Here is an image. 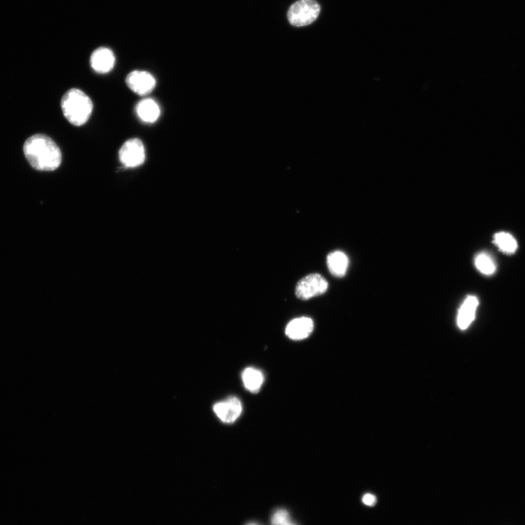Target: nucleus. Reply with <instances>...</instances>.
Masks as SVG:
<instances>
[{
    "label": "nucleus",
    "instance_id": "obj_4",
    "mask_svg": "<svg viewBox=\"0 0 525 525\" xmlns=\"http://www.w3.org/2000/svg\"><path fill=\"white\" fill-rule=\"evenodd\" d=\"M119 160L126 168H137L145 161V149L140 139L133 138L125 142L119 152Z\"/></svg>",
    "mask_w": 525,
    "mask_h": 525
},
{
    "label": "nucleus",
    "instance_id": "obj_10",
    "mask_svg": "<svg viewBox=\"0 0 525 525\" xmlns=\"http://www.w3.org/2000/svg\"><path fill=\"white\" fill-rule=\"evenodd\" d=\"M478 305V299L473 296H468L462 304L457 316V325L461 330H466L473 321Z\"/></svg>",
    "mask_w": 525,
    "mask_h": 525
},
{
    "label": "nucleus",
    "instance_id": "obj_12",
    "mask_svg": "<svg viewBox=\"0 0 525 525\" xmlns=\"http://www.w3.org/2000/svg\"><path fill=\"white\" fill-rule=\"evenodd\" d=\"M327 264L332 275L342 277L346 272L349 260L344 253L335 251L327 255Z\"/></svg>",
    "mask_w": 525,
    "mask_h": 525
},
{
    "label": "nucleus",
    "instance_id": "obj_19",
    "mask_svg": "<svg viewBox=\"0 0 525 525\" xmlns=\"http://www.w3.org/2000/svg\"><path fill=\"white\" fill-rule=\"evenodd\" d=\"M248 525H258V524H254V523H251V524H248Z\"/></svg>",
    "mask_w": 525,
    "mask_h": 525
},
{
    "label": "nucleus",
    "instance_id": "obj_7",
    "mask_svg": "<svg viewBox=\"0 0 525 525\" xmlns=\"http://www.w3.org/2000/svg\"><path fill=\"white\" fill-rule=\"evenodd\" d=\"M213 410L217 418L226 423H232L239 417L243 411V406L236 397L216 404Z\"/></svg>",
    "mask_w": 525,
    "mask_h": 525
},
{
    "label": "nucleus",
    "instance_id": "obj_5",
    "mask_svg": "<svg viewBox=\"0 0 525 525\" xmlns=\"http://www.w3.org/2000/svg\"><path fill=\"white\" fill-rule=\"evenodd\" d=\"M327 288V282L322 276L319 274H312L298 282L296 288V295L301 300H309L325 294Z\"/></svg>",
    "mask_w": 525,
    "mask_h": 525
},
{
    "label": "nucleus",
    "instance_id": "obj_18",
    "mask_svg": "<svg viewBox=\"0 0 525 525\" xmlns=\"http://www.w3.org/2000/svg\"><path fill=\"white\" fill-rule=\"evenodd\" d=\"M286 525H297V524H296L293 523L292 521H291L290 523H289Z\"/></svg>",
    "mask_w": 525,
    "mask_h": 525
},
{
    "label": "nucleus",
    "instance_id": "obj_14",
    "mask_svg": "<svg viewBox=\"0 0 525 525\" xmlns=\"http://www.w3.org/2000/svg\"><path fill=\"white\" fill-rule=\"evenodd\" d=\"M494 243L502 251L508 254L514 253L517 249L515 239L509 234L500 232L495 235Z\"/></svg>",
    "mask_w": 525,
    "mask_h": 525
},
{
    "label": "nucleus",
    "instance_id": "obj_13",
    "mask_svg": "<svg viewBox=\"0 0 525 525\" xmlns=\"http://www.w3.org/2000/svg\"><path fill=\"white\" fill-rule=\"evenodd\" d=\"M243 381L245 387L249 391L258 392L262 382H264V376L259 370L248 368L243 371Z\"/></svg>",
    "mask_w": 525,
    "mask_h": 525
},
{
    "label": "nucleus",
    "instance_id": "obj_9",
    "mask_svg": "<svg viewBox=\"0 0 525 525\" xmlns=\"http://www.w3.org/2000/svg\"><path fill=\"white\" fill-rule=\"evenodd\" d=\"M314 322L309 318H300L291 320L286 327V334L293 340L308 338L313 332Z\"/></svg>",
    "mask_w": 525,
    "mask_h": 525
},
{
    "label": "nucleus",
    "instance_id": "obj_11",
    "mask_svg": "<svg viewBox=\"0 0 525 525\" xmlns=\"http://www.w3.org/2000/svg\"><path fill=\"white\" fill-rule=\"evenodd\" d=\"M136 113L142 121L152 123L159 119L161 111L156 101L151 99H145L137 104Z\"/></svg>",
    "mask_w": 525,
    "mask_h": 525
},
{
    "label": "nucleus",
    "instance_id": "obj_2",
    "mask_svg": "<svg viewBox=\"0 0 525 525\" xmlns=\"http://www.w3.org/2000/svg\"><path fill=\"white\" fill-rule=\"evenodd\" d=\"M61 107L66 119L75 126H81L90 120L94 105L90 97L83 91L72 89L64 95Z\"/></svg>",
    "mask_w": 525,
    "mask_h": 525
},
{
    "label": "nucleus",
    "instance_id": "obj_16",
    "mask_svg": "<svg viewBox=\"0 0 525 525\" xmlns=\"http://www.w3.org/2000/svg\"><path fill=\"white\" fill-rule=\"evenodd\" d=\"M271 521L272 525H286L291 521L289 513L286 510L279 509L274 512Z\"/></svg>",
    "mask_w": 525,
    "mask_h": 525
},
{
    "label": "nucleus",
    "instance_id": "obj_15",
    "mask_svg": "<svg viewBox=\"0 0 525 525\" xmlns=\"http://www.w3.org/2000/svg\"><path fill=\"white\" fill-rule=\"evenodd\" d=\"M477 269L483 274L490 275L495 273L496 267L493 258L487 253H480L475 259Z\"/></svg>",
    "mask_w": 525,
    "mask_h": 525
},
{
    "label": "nucleus",
    "instance_id": "obj_1",
    "mask_svg": "<svg viewBox=\"0 0 525 525\" xmlns=\"http://www.w3.org/2000/svg\"><path fill=\"white\" fill-rule=\"evenodd\" d=\"M24 152L30 165L38 171H52L61 164L60 148L45 135H35L30 138L24 145Z\"/></svg>",
    "mask_w": 525,
    "mask_h": 525
},
{
    "label": "nucleus",
    "instance_id": "obj_3",
    "mask_svg": "<svg viewBox=\"0 0 525 525\" xmlns=\"http://www.w3.org/2000/svg\"><path fill=\"white\" fill-rule=\"evenodd\" d=\"M320 13V6L316 0H298L290 7L288 19L292 26L306 27L312 25Z\"/></svg>",
    "mask_w": 525,
    "mask_h": 525
},
{
    "label": "nucleus",
    "instance_id": "obj_17",
    "mask_svg": "<svg viewBox=\"0 0 525 525\" xmlns=\"http://www.w3.org/2000/svg\"><path fill=\"white\" fill-rule=\"evenodd\" d=\"M364 505L368 507H375L377 505V498L375 495L366 494L363 497Z\"/></svg>",
    "mask_w": 525,
    "mask_h": 525
},
{
    "label": "nucleus",
    "instance_id": "obj_6",
    "mask_svg": "<svg viewBox=\"0 0 525 525\" xmlns=\"http://www.w3.org/2000/svg\"><path fill=\"white\" fill-rule=\"evenodd\" d=\"M126 83L131 91L140 96L149 95L157 85L155 77L147 72L139 71L130 73Z\"/></svg>",
    "mask_w": 525,
    "mask_h": 525
},
{
    "label": "nucleus",
    "instance_id": "obj_8",
    "mask_svg": "<svg viewBox=\"0 0 525 525\" xmlns=\"http://www.w3.org/2000/svg\"><path fill=\"white\" fill-rule=\"evenodd\" d=\"M90 63L92 69L96 73L107 74L113 71L116 64V57L111 49L102 47L92 53Z\"/></svg>",
    "mask_w": 525,
    "mask_h": 525
}]
</instances>
